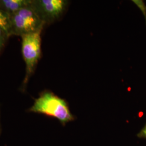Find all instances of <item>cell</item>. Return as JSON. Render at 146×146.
<instances>
[{
    "label": "cell",
    "mask_w": 146,
    "mask_h": 146,
    "mask_svg": "<svg viewBox=\"0 0 146 146\" xmlns=\"http://www.w3.org/2000/svg\"><path fill=\"white\" fill-rule=\"evenodd\" d=\"M43 28L21 36L22 54L26 64V75L22 86L26 88L41 55V33Z\"/></svg>",
    "instance_id": "obj_2"
},
{
    "label": "cell",
    "mask_w": 146,
    "mask_h": 146,
    "mask_svg": "<svg viewBox=\"0 0 146 146\" xmlns=\"http://www.w3.org/2000/svg\"><path fill=\"white\" fill-rule=\"evenodd\" d=\"M137 136L140 138L146 139V125L142 129V130L139 133V134H137Z\"/></svg>",
    "instance_id": "obj_8"
},
{
    "label": "cell",
    "mask_w": 146,
    "mask_h": 146,
    "mask_svg": "<svg viewBox=\"0 0 146 146\" xmlns=\"http://www.w3.org/2000/svg\"><path fill=\"white\" fill-rule=\"evenodd\" d=\"M11 35L21 37L43 28L42 22L31 5L11 15Z\"/></svg>",
    "instance_id": "obj_3"
},
{
    "label": "cell",
    "mask_w": 146,
    "mask_h": 146,
    "mask_svg": "<svg viewBox=\"0 0 146 146\" xmlns=\"http://www.w3.org/2000/svg\"><path fill=\"white\" fill-rule=\"evenodd\" d=\"M9 36L5 33V32L3 31L0 29V53L3 50V48L5 46V43L8 40Z\"/></svg>",
    "instance_id": "obj_7"
},
{
    "label": "cell",
    "mask_w": 146,
    "mask_h": 146,
    "mask_svg": "<svg viewBox=\"0 0 146 146\" xmlns=\"http://www.w3.org/2000/svg\"><path fill=\"white\" fill-rule=\"evenodd\" d=\"M68 5L65 0H31V5L41 20L49 24L57 20Z\"/></svg>",
    "instance_id": "obj_4"
},
{
    "label": "cell",
    "mask_w": 146,
    "mask_h": 146,
    "mask_svg": "<svg viewBox=\"0 0 146 146\" xmlns=\"http://www.w3.org/2000/svg\"><path fill=\"white\" fill-rule=\"evenodd\" d=\"M11 15L0 7V29L11 37Z\"/></svg>",
    "instance_id": "obj_6"
},
{
    "label": "cell",
    "mask_w": 146,
    "mask_h": 146,
    "mask_svg": "<svg viewBox=\"0 0 146 146\" xmlns=\"http://www.w3.org/2000/svg\"><path fill=\"white\" fill-rule=\"evenodd\" d=\"M29 111L53 117L63 125L74 119L66 101L48 91L43 92L35 100Z\"/></svg>",
    "instance_id": "obj_1"
},
{
    "label": "cell",
    "mask_w": 146,
    "mask_h": 146,
    "mask_svg": "<svg viewBox=\"0 0 146 146\" xmlns=\"http://www.w3.org/2000/svg\"><path fill=\"white\" fill-rule=\"evenodd\" d=\"M31 3V0H0V7L11 15Z\"/></svg>",
    "instance_id": "obj_5"
}]
</instances>
